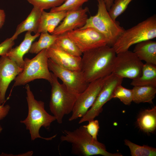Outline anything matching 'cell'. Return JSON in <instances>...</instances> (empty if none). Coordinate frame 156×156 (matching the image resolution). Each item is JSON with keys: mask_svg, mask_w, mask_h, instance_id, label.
I'll use <instances>...</instances> for the list:
<instances>
[{"mask_svg": "<svg viewBox=\"0 0 156 156\" xmlns=\"http://www.w3.org/2000/svg\"><path fill=\"white\" fill-rule=\"evenodd\" d=\"M144 64L133 52L128 50L117 54L112 73L135 79L141 75Z\"/></svg>", "mask_w": 156, "mask_h": 156, "instance_id": "cell-8", "label": "cell"}, {"mask_svg": "<svg viewBox=\"0 0 156 156\" xmlns=\"http://www.w3.org/2000/svg\"><path fill=\"white\" fill-rule=\"evenodd\" d=\"M33 7L41 10L52 9L61 5L66 0H26Z\"/></svg>", "mask_w": 156, "mask_h": 156, "instance_id": "cell-29", "label": "cell"}, {"mask_svg": "<svg viewBox=\"0 0 156 156\" xmlns=\"http://www.w3.org/2000/svg\"><path fill=\"white\" fill-rule=\"evenodd\" d=\"M88 0H66L61 5L52 8L50 12L61 11H70L75 10L81 8V6Z\"/></svg>", "mask_w": 156, "mask_h": 156, "instance_id": "cell-28", "label": "cell"}, {"mask_svg": "<svg viewBox=\"0 0 156 156\" xmlns=\"http://www.w3.org/2000/svg\"><path fill=\"white\" fill-rule=\"evenodd\" d=\"M51 47L57 48L75 56L81 57L83 54L75 43L66 33L57 36L55 42Z\"/></svg>", "mask_w": 156, "mask_h": 156, "instance_id": "cell-23", "label": "cell"}, {"mask_svg": "<svg viewBox=\"0 0 156 156\" xmlns=\"http://www.w3.org/2000/svg\"><path fill=\"white\" fill-rule=\"evenodd\" d=\"M133 0H115L108 11L112 18L115 21L123 13Z\"/></svg>", "mask_w": 156, "mask_h": 156, "instance_id": "cell-27", "label": "cell"}, {"mask_svg": "<svg viewBox=\"0 0 156 156\" xmlns=\"http://www.w3.org/2000/svg\"><path fill=\"white\" fill-rule=\"evenodd\" d=\"M52 80L49 109L57 123L61 124L64 116L71 113L79 94L68 89L58 81L51 72Z\"/></svg>", "mask_w": 156, "mask_h": 156, "instance_id": "cell-5", "label": "cell"}, {"mask_svg": "<svg viewBox=\"0 0 156 156\" xmlns=\"http://www.w3.org/2000/svg\"><path fill=\"white\" fill-rule=\"evenodd\" d=\"M131 84L133 86H146L156 88V65L144 64L141 75L132 80Z\"/></svg>", "mask_w": 156, "mask_h": 156, "instance_id": "cell-21", "label": "cell"}, {"mask_svg": "<svg viewBox=\"0 0 156 156\" xmlns=\"http://www.w3.org/2000/svg\"><path fill=\"white\" fill-rule=\"evenodd\" d=\"M156 37V16L154 15L125 30L112 47L117 54L129 50L134 44Z\"/></svg>", "mask_w": 156, "mask_h": 156, "instance_id": "cell-4", "label": "cell"}, {"mask_svg": "<svg viewBox=\"0 0 156 156\" xmlns=\"http://www.w3.org/2000/svg\"><path fill=\"white\" fill-rule=\"evenodd\" d=\"M109 75L89 83L86 88L79 94L69 121L81 118L86 113L95 101Z\"/></svg>", "mask_w": 156, "mask_h": 156, "instance_id": "cell-9", "label": "cell"}, {"mask_svg": "<svg viewBox=\"0 0 156 156\" xmlns=\"http://www.w3.org/2000/svg\"><path fill=\"white\" fill-rule=\"evenodd\" d=\"M88 122V124L83 125V127L93 138L97 140V136L100 128L98 120L94 119Z\"/></svg>", "mask_w": 156, "mask_h": 156, "instance_id": "cell-30", "label": "cell"}, {"mask_svg": "<svg viewBox=\"0 0 156 156\" xmlns=\"http://www.w3.org/2000/svg\"><path fill=\"white\" fill-rule=\"evenodd\" d=\"M14 61L6 55L0 58V101H5V96L9 86L23 70Z\"/></svg>", "mask_w": 156, "mask_h": 156, "instance_id": "cell-13", "label": "cell"}, {"mask_svg": "<svg viewBox=\"0 0 156 156\" xmlns=\"http://www.w3.org/2000/svg\"><path fill=\"white\" fill-rule=\"evenodd\" d=\"M132 90L133 101L138 104L142 103H152L156 94V88L151 86H134Z\"/></svg>", "mask_w": 156, "mask_h": 156, "instance_id": "cell-22", "label": "cell"}, {"mask_svg": "<svg viewBox=\"0 0 156 156\" xmlns=\"http://www.w3.org/2000/svg\"><path fill=\"white\" fill-rule=\"evenodd\" d=\"M118 99L126 105H130L133 101V93L132 89L126 88L121 85L116 87L113 92L112 99Z\"/></svg>", "mask_w": 156, "mask_h": 156, "instance_id": "cell-26", "label": "cell"}, {"mask_svg": "<svg viewBox=\"0 0 156 156\" xmlns=\"http://www.w3.org/2000/svg\"><path fill=\"white\" fill-rule=\"evenodd\" d=\"M96 14L88 18L84 25L78 29H94L102 34L108 41V45L112 47L125 29L119 23L114 21L107 10L104 0H97Z\"/></svg>", "mask_w": 156, "mask_h": 156, "instance_id": "cell-6", "label": "cell"}, {"mask_svg": "<svg viewBox=\"0 0 156 156\" xmlns=\"http://www.w3.org/2000/svg\"><path fill=\"white\" fill-rule=\"evenodd\" d=\"M68 12L61 11L42 12L37 33L49 32L51 34L67 14Z\"/></svg>", "mask_w": 156, "mask_h": 156, "instance_id": "cell-16", "label": "cell"}, {"mask_svg": "<svg viewBox=\"0 0 156 156\" xmlns=\"http://www.w3.org/2000/svg\"><path fill=\"white\" fill-rule=\"evenodd\" d=\"M106 8L108 11L113 3L114 0H104Z\"/></svg>", "mask_w": 156, "mask_h": 156, "instance_id": "cell-34", "label": "cell"}, {"mask_svg": "<svg viewBox=\"0 0 156 156\" xmlns=\"http://www.w3.org/2000/svg\"><path fill=\"white\" fill-rule=\"evenodd\" d=\"M4 103L0 105V121L3 119L8 114L10 109L9 105H4Z\"/></svg>", "mask_w": 156, "mask_h": 156, "instance_id": "cell-32", "label": "cell"}, {"mask_svg": "<svg viewBox=\"0 0 156 156\" xmlns=\"http://www.w3.org/2000/svg\"><path fill=\"white\" fill-rule=\"evenodd\" d=\"M142 61L156 65V42L152 40L136 44L133 51Z\"/></svg>", "mask_w": 156, "mask_h": 156, "instance_id": "cell-19", "label": "cell"}, {"mask_svg": "<svg viewBox=\"0 0 156 156\" xmlns=\"http://www.w3.org/2000/svg\"><path fill=\"white\" fill-rule=\"evenodd\" d=\"M1 104H1V102L0 101V105H1Z\"/></svg>", "mask_w": 156, "mask_h": 156, "instance_id": "cell-36", "label": "cell"}, {"mask_svg": "<svg viewBox=\"0 0 156 156\" xmlns=\"http://www.w3.org/2000/svg\"><path fill=\"white\" fill-rule=\"evenodd\" d=\"M60 140L72 146L71 153L82 156L100 155L104 156H122L120 153H111L107 151L105 145L93 138L83 125L73 131L65 130Z\"/></svg>", "mask_w": 156, "mask_h": 156, "instance_id": "cell-3", "label": "cell"}, {"mask_svg": "<svg viewBox=\"0 0 156 156\" xmlns=\"http://www.w3.org/2000/svg\"><path fill=\"white\" fill-rule=\"evenodd\" d=\"M66 34L83 53L94 48L108 45L105 37L92 28L77 29Z\"/></svg>", "mask_w": 156, "mask_h": 156, "instance_id": "cell-12", "label": "cell"}, {"mask_svg": "<svg viewBox=\"0 0 156 156\" xmlns=\"http://www.w3.org/2000/svg\"><path fill=\"white\" fill-rule=\"evenodd\" d=\"M125 144L129 148L132 156H156V148L146 145L140 146L125 139Z\"/></svg>", "mask_w": 156, "mask_h": 156, "instance_id": "cell-25", "label": "cell"}, {"mask_svg": "<svg viewBox=\"0 0 156 156\" xmlns=\"http://www.w3.org/2000/svg\"><path fill=\"white\" fill-rule=\"evenodd\" d=\"M3 130V128L0 125V133L2 132Z\"/></svg>", "mask_w": 156, "mask_h": 156, "instance_id": "cell-35", "label": "cell"}, {"mask_svg": "<svg viewBox=\"0 0 156 156\" xmlns=\"http://www.w3.org/2000/svg\"><path fill=\"white\" fill-rule=\"evenodd\" d=\"M42 11L33 7L27 18L18 25L15 33L11 37L14 40L20 34L25 31L37 33Z\"/></svg>", "mask_w": 156, "mask_h": 156, "instance_id": "cell-18", "label": "cell"}, {"mask_svg": "<svg viewBox=\"0 0 156 156\" xmlns=\"http://www.w3.org/2000/svg\"><path fill=\"white\" fill-rule=\"evenodd\" d=\"M38 40L32 44L29 52L38 54L45 49L51 47L54 43L57 36L48 32L41 33Z\"/></svg>", "mask_w": 156, "mask_h": 156, "instance_id": "cell-24", "label": "cell"}, {"mask_svg": "<svg viewBox=\"0 0 156 156\" xmlns=\"http://www.w3.org/2000/svg\"><path fill=\"white\" fill-rule=\"evenodd\" d=\"M137 122L139 128L144 132H154L156 129V106L142 111L138 118Z\"/></svg>", "mask_w": 156, "mask_h": 156, "instance_id": "cell-20", "label": "cell"}, {"mask_svg": "<svg viewBox=\"0 0 156 156\" xmlns=\"http://www.w3.org/2000/svg\"><path fill=\"white\" fill-rule=\"evenodd\" d=\"M48 63L49 70L52 71L55 76L61 80L63 84L74 92L79 94L88 86L89 83L86 80L81 70L63 68L49 58Z\"/></svg>", "mask_w": 156, "mask_h": 156, "instance_id": "cell-11", "label": "cell"}, {"mask_svg": "<svg viewBox=\"0 0 156 156\" xmlns=\"http://www.w3.org/2000/svg\"><path fill=\"white\" fill-rule=\"evenodd\" d=\"M25 88L28 113L27 117L25 119L21 120L20 123L24 124L26 129L29 131L32 141L38 138L47 141L52 140L56 137V134L50 137H43L40 135L39 130L42 127L49 129L51 124L56 120L55 118L45 110L43 102L37 101L35 99L28 84H26Z\"/></svg>", "mask_w": 156, "mask_h": 156, "instance_id": "cell-2", "label": "cell"}, {"mask_svg": "<svg viewBox=\"0 0 156 156\" xmlns=\"http://www.w3.org/2000/svg\"><path fill=\"white\" fill-rule=\"evenodd\" d=\"M47 52L48 58L60 66L70 70H81V57L71 55L53 47L47 49Z\"/></svg>", "mask_w": 156, "mask_h": 156, "instance_id": "cell-15", "label": "cell"}, {"mask_svg": "<svg viewBox=\"0 0 156 156\" xmlns=\"http://www.w3.org/2000/svg\"><path fill=\"white\" fill-rule=\"evenodd\" d=\"M47 49H45L31 59L25 58L22 71L14 80V86L25 85L36 79H43L50 83L52 80L48 61Z\"/></svg>", "mask_w": 156, "mask_h": 156, "instance_id": "cell-7", "label": "cell"}, {"mask_svg": "<svg viewBox=\"0 0 156 156\" xmlns=\"http://www.w3.org/2000/svg\"><path fill=\"white\" fill-rule=\"evenodd\" d=\"M31 33L27 31L23 40L20 44L15 48H12L6 55L23 68L24 66V61L23 59L24 55L29 52L33 42L40 34V33H36L34 35H32Z\"/></svg>", "mask_w": 156, "mask_h": 156, "instance_id": "cell-17", "label": "cell"}, {"mask_svg": "<svg viewBox=\"0 0 156 156\" xmlns=\"http://www.w3.org/2000/svg\"><path fill=\"white\" fill-rule=\"evenodd\" d=\"M123 78L111 73L104 83L93 105L79 122L81 124L94 120L103 111V107L112 99L113 92L118 86L121 85Z\"/></svg>", "mask_w": 156, "mask_h": 156, "instance_id": "cell-10", "label": "cell"}, {"mask_svg": "<svg viewBox=\"0 0 156 156\" xmlns=\"http://www.w3.org/2000/svg\"><path fill=\"white\" fill-rule=\"evenodd\" d=\"M83 53L81 70L88 82L107 76L112 73L116 54L112 47L105 45Z\"/></svg>", "mask_w": 156, "mask_h": 156, "instance_id": "cell-1", "label": "cell"}, {"mask_svg": "<svg viewBox=\"0 0 156 156\" xmlns=\"http://www.w3.org/2000/svg\"><path fill=\"white\" fill-rule=\"evenodd\" d=\"M88 8H81L74 11H68L66 16L51 34L58 36L79 29L85 24L88 18Z\"/></svg>", "mask_w": 156, "mask_h": 156, "instance_id": "cell-14", "label": "cell"}, {"mask_svg": "<svg viewBox=\"0 0 156 156\" xmlns=\"http://www.w3.org/2000/svg\"><path fill=\"white\" fill-rule=\"evenodd\" d=\"M14 40L11 37L8 38L0 44V56L6 55L14 44Z\"/></svg>", "mask_w": 156, "mask_h": 156, "instance_id": "cell-31", "label": "cell"}, {"mask_svg": "<svg viewBox=\"0 0 156 156\" xmlns=\"http://www.w3.org/2000/svg\"><path fill=\"white\" fill-rule=\"evenodd\" d=\"M5 14L4 10L0 9V29L3 25L5 19Z\"/></svg>", "mask_w": 156, "mask_h": 156, "instance_id": "cell-33", "label": "cell"}]
</instances>
